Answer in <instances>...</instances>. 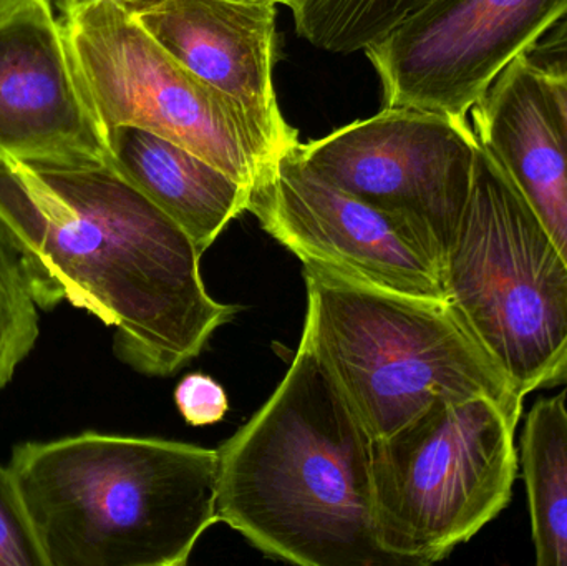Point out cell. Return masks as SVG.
<instances>
[{
    "mask_svg": "<svg viewBox=\"0 0 567 566\" xmlns=\"http://www.w3.org/2000/svg\"><path fill=\"white\" fill-rule=\"evenodd\" d=\"M0 219L37 306L96 316L143 374L178 371L238 311L206 289L205 253L110 158H0Z\"/></svg>",
    "mask_w": 567,
    "mask_h": 566,
    "instance_id": "obj_1",
    "label": "cell"
},
{
    "mask_svg": "<svg viewBox=\"0 0 567 566\" xmlns=\"http://www.w3.org/2000/svg\"><path fill=\"white\" fill-rule=\"evenodd\" d=\"M218 457L219 522L262 554L396 565L377 537L372 439L306 331L281 384Z\"/></svg>",
    "mask_w": 567,
    "mask_h": 566,
    "instance_id": "obj_2",
    "label": "cell"
},
{
    "mask_svg": "<svg viewBox=\"0 0 567 566\" xmlns=\"http://www.w3.org/2000/svg\"><path fill=\"white\" fill-rule=\"evenodd\" d=\"M218 449L83 432L17 445L47 566H183L218 524Z\"/></svg>",
    "mask_w": 567,
    "mask_h": 566,
    "instance_id": "obj_3",
    "label": "cell"
},
{
    "mask_svg": "<svg viewBox=\"0 0 567 566\" xmlns=\"http://www.w3.org/2000/svg\"><path fill=\"white\" fill-rule=\"evenodd\" d=\"M303 331L372 441L439 398L486 395L522 421L523 401L445 299L360 285L303 265Z\"/></svg>",
    "mask_w": 567,
    "mask_h": 566,
    "instance_id": "obj_4",
    "label": "cell"
},
{
    "mask_svg": "<svg viewBox=\"0 0 567 566\" xmlns=\"http://www.w3.org/2000/svg\"><path fill=\"white\" fill-rule=\"evenodd\" d=\"M442 278L445 301L522 398L566 388L565 258L482 145Z\"/></svg>",
    "mask_w": 567,
    "mask_h": 566,
    "instance_id": "obj_5",
    "label": "cell"
},
{
    "mask_svg": "<svg viewBox=\"0 0 567 566\" xmlns=\"http://www.w3.org/2000/svg\"><path fill=\"white\" fill-rule=\"evenodd\" d=\"M518 424L486 395L439 398L372 441L377 537L396 565L443 560L508 507Z\"/></svg>",
    "mask_w": 567,
    "mask_h": 566,
    "instance_id": "obj_6",
    "label": "cell"
},
{
    "mask_svg": "<svg viewBox=\"0 0 567 566\" xmlns=\"http://www.w3.org/2000/svg\"><path fill=\"white\" fill-rule=\"evenodd\" d=\"M103 132L136 126L169 140L252 188L276 158L241 106L172 55L115 0L62 17Z\"/></svg>",
    "mask_w": 567,
    "mask_h": 566,
    "instance_id": "obj_7",
    "label": "cell"
},
{
    "mask_svg": "<svg viewBox=\"0 0 567 566\" xmlns=\"http://www.w3.org/2000/svg\"><path fill=\"white\" fill-rule=\"evenodd\" d=\"M480 142L468 119L383 106L300 143L307 165L412 233L443 268L472 195Z\"/></svg>",
    "mask_w": 567,
    "mask_h": 566,
    "instance_id": "obj_8",
    "label": "cell"
},
{
    "mask_svg": "<svg viewBox=\"0 0 567 566\" xmlns=\"http://www.w3.org/2000/svg\"><path fill=\"white\" fill-rule=\"evenodd\" d=\"M299 145L252 185L248 212L262 229L302 265L383 291L445 299L439 259L395 219L317 175Z\"/></svg>",
    "mask_w": 567,
    "mask_h": 566,
    "instance_id": "obj_9",
    "label": "cell"
},
{
    "mask_svg": "<svg viewBox=\"0 0 567 566\" xmlns=\"http://www.w3.org/2000/svg\"><path fill=\"white\" fill-rule=\"evenodd\" d=\"M566 7L567 0H435L365 50L383 106L468 119L496 76Z\"/></svg>",
    "mask_w": 567,
    "mask_h": 566,
    "instance_id": "obj_10",
    "label": "cell"
},
{
    "mask_svg": "<svg viewBox=\"0 0 567 566\" xmlns=\"http://www.w3.org/2000/svg\"><path fill=\"white\" fill-rule=\"evenodd\" d=\"M109 158L53 0L0 17V158Z\"/></svg>",
    "mask_w": 567,
    "mask_h": 566,
    "instance_id": "obj_11",
    "label": "cell"
},
{
    "mask_svg": "<svg viewBox=\"0 0 567 566\" xmlns=\"http://www.w3.org/2000/svg\"><path fill=\"white\" fill-rule=\"evenodd\" d=\"M136 19L183 65L235 100L276 155L299 143L276 99V3L165 0Z\"/></svg>",
    "mask_w": 567,
    "mask_h": 566,
    "instance_id": "obj_12",
    "label": "cell"
},
{
    "mask_svg": "<svg viewBox=\"0 0 567 566\" xmlns=\"http://www.w3.org/2000/svg\"><path fill=\"white\" fill-rule=\"evenodd\" d=\"M470 116L567 265V136L542 76L518 56Z\"/></svg>",
    "mask_w": 567,
    "mask_h": 566,
    "instance_id": "obj_13",
    "label": "cell"
},
{
    "mask_svg": "<svg viewBox=\"0 0 567 566\" xmlns=\"http://www.w3.org/2000/svg\"><path fill=\"white\" fill-rule=\"evenodd\" d=\"M105 138L113 166L178 223L199 251L248 212L251 188L196 153L136 126L106 130Z\"/></svg>",
    "mask_w": 567,
    "mask_h": 566,
    "instance_id": "obj_14",
    "label": "cell"
},
{
    "mask_svg": "<svg viewBox=\"0 0 567 566\" xmlns=\"http://www.w3.org/2000/svg\"><path fill=\"white\" fill-rule=\"evenodd\" d=\"M536 565L567 566V392L539 398L519 438Z\"/></svg>",
    "mask_w": 567,
    "mask_h": 566,
    "instance_id": "obj_15",
    "label": "cell"
},
{
    "mask_svg": "<svg viewBox=\"0 0 567 566\" xmlns=\"http://www.w3.org/2000/svg\"><path fill=\"white\" fill-rule=\"evenodd\" d=\"M435 0H296L297 33L326 52H365Z\"/></svg>",
    "mask_w": 567,
    "mask_h": 566,
    "instance_id": "obj_16",
    "label": "cell"
},
{
    "mask_svg": "<svg viewBox=\"0 0 567 566\" xmlns=\"http://www.w3.org/2000/svg\"><path fill=\"white\" fill-rule=\"evenodd\" d=\"M39 306L19 249L0 219V392L39 341Z\"/></svg>",
    "mask_w": 567,
    "mask_h": 566,
    "instance_id": "obj_17",
    "label": "cell"
},
{
    "mask_svg": "<svg viewBox=\"0 0 567 566\" xmlns=\"http://www.w3.org/2000/svg\"><path fill=\"white\" fill-rule=\"evenodd\" d=\"M0 566H47L19 485L0 465Z\"/></svg>",
    "mask_w": 567,
    "mask_h": 566,
    "instance_id": "obj_18",
    "label": "cell"
},
{
    "mask_svg": "<svg viewBox=\"0 0 567 566\" xmlns=\"http://www.w3.org/2000/svg\"><path fill=\"white\" fill-rule=\"evenodd\" d=\"M175 402L189 425H209L223 421L229 411L228 395L215 379L206 374H189L179 382Z\"/></svg>",
    "mask_w": 567,
    "mask_h": 566,
    "instance_id": "obj_19",
    "label": "cell"
},
{
    "mask_svg": "<svg viewBox=\"0 0 567 566\" xmlns=\"http://www.w3.org/2000/svg\"><path fill=\"white\" fill-rule=\"evenodd\" d=\"M519 59L539 76L567 80V7L526 47Z\"/></svg>",
    "mask_w": 567,
    "mask_h": 566,
    "instance_id": "obj_20",
    "label": "cell"
},
{
    "mask_svg": "<svg viewBox=\"0 0 567 566\" xmlns=\"http://www.w3.org/2000/svg\"><path fill=\"white\" fill-rule=\"evenodd\" d=\"M542 79L567 136V80L545 79V76Z\"/></svg>",
    "mask_w": 567,
    "mask_h": 566,
    "instance_id": "obj_21",
    "label": "cell"
},
{
    "mask_svg": "<svg viewBox=\"0 0 567 566\" xmlns=\"http://www.w3.org/2000/svg\"><path fill=\"white\" fill-rule=\"evenodd\" d=\"M115 2L132 12L133 16H138V13L145 12V10L152 9V7L158 6L165 0H115Z\"/></svg>",
    "mask_w": 567,
    "mask_h": 566,
    "instance_id": "obj_22",
    "label": "cell"
},
{
    "mask_svg": "<svg viewBox=\"0 0 567 566\" xmlns=\"http://www.w3.org/2000/svg\"><path fill=\"white\" fill-rule=\"evenodd\" d=\"M93 2H96V0H53L62 17L70 16V13L76 12V10L83 9V7Z\"/></svg>",
    "mask_w": 567,
    "mask_h": 566,
    "instance_id": "obj_23",
    "label": "cell"
},
{
    "mask_svg": "<svg viewBox=\"0 0 567 566\" xmlns=\"http://www.w3.org/2000/svg\"><path fill=\"white\" fill-rule=\"evenodd\" d=\"M22 2H25V0H0V17L6 16Z\"/></svg>",
    "mask_w": 567,
    "mask_h": 566,
    "instance_id": "obj_24",
    "label": "cell"
},
{
    "mask_svg": "<svg viewBox=\"0 0 567 566\" xmlns=\"http://www.w3.org/2000/svg\"><path fill=\"white\" fill-rule=\"evenodd\" d=\"M268 2L276 3V6H278V3H282V6H287L290 9L296 0H268Z\"/></svg>",
    "mask_w": 567,
    "mask_h": 566,
    "instance_id": "obj_25",
    "label": "cell"
}]
</instances>
